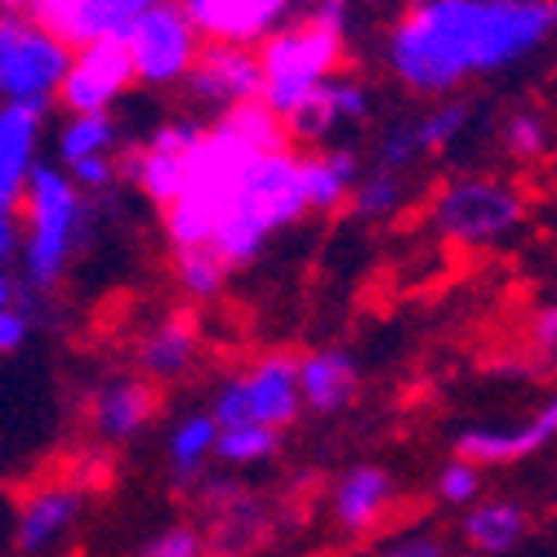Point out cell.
<instances>
[{
  "label": "cell",
  "mask_w": 557,
  "mask_h": 557,
  "mask_svg": "<svg viewBox=\"0 0 557 557\" xmlns=\"http://www.w3.org/2000/svg\"><path fill=\"white\" fill-rule=\"evenodd\" d=\"M557 0H410L384 32V72L414 99H450L535 63Z\"/></svg>",
  "instance_id": "1"
},
{
  "label": "cell",
  "mask_w": 557,
  "mask_h": 557,
  "mask_svg": "<svg viewBox=\"0 0 557 557\" xmlns=\"http://www.w3.org/2000/svg\"><path fill=\"white\" fill-rule=\"evenodd\" d=\"M95 232V201L72 188L54 161H36L18 201V286L23 295H54Z\"/></svg>",
  "instance_id": "2"
},
{
  "label": "cell",
  "mask_w": 557,
  "mask_h": 557,
  "mask_svg": "<svg viewBox=\"0 0 557 557\" xmlns=\"http://www.w3.org/2000/svg\"><path fill=\"white\" fill-rule=\"evenodd\" d=\"M304 219H308V197H304L299 152L295 148L263 152L246 170L237 197H232L227 210L219 214L206 250L227 272H242V268L259 263V255L272 246L276 232L299 227Z\"/></svg>",
  "instance_id": "3"
},
{
  "label": "cell",
  "mask_w": 557,
  "mask_h": 557,
  "mask_svg": "<svg viewBox=\"0 0 557 557\" xmlns=\"http://www.w3.org/2000/svg\"><path fill=\"white\" fill-rule=\"evenodd\" d=\"M263 152L242 138L227 121H210L197 129L188 157H183V183L170 210H161V232H165V250H206L210 232L219 223V214L227 210V201L237 197L246 170L259 161Z\"/></svg>",
  "instance_id": "4"
},
{
  "label": "cell",
  "mask_w": 557,
  "mask_h": 557,
  "mask_svg": "<svg viewBox=\"0 0 557 557\" xmlns=\"http://www.w3.org/2000/svg\"><path fill=\"white\" fill-rule=\"evenodd\" d=\"M348 36L335 27H321L312 18H290L286 27H276L268 40L255 45L259 59V103L286 121L321 81H331L348 72Z\"/></svg>",
  "instance_id": "5"
},
{
  "label": "cell",
  "mask_w": 557,
  "mask_h": 557,
  "mask_svg": "<svg viewBox=\"0 0 557 557\" xmlns=\"http://www.w3.org/2000/svg\"><path fill=\"white\" fill-rule=\"evenodd\" d=\"M433 232L450 246H469V250H491L513 242L531 219V201L513 178L469 170L446 178L437 197H433Z\"/></svg>",
  "instance_id": "6"
},
{
  "label": "cell",
  "mask_w": 557,
  "mask_h": 557,
  "mask_svg": "<svg viewBox=\"0 0 557 557\" xmlns=\"http://www.w3.org/2000/svg\"><path fill=\"white\" fill-rule=\"evenodd\" d=\"M72 50L32 14H0V108L50 116Z\"/></svg>",
  "instance_id": "7"
},
{
  "label": "cell",
  "mask_w": 557,
  "mask_h": 557,
  "mask_svg": "<svg viewBox=\"0 0 557 557\" xmlns=\"http://www.w3.org/2000/svg\"><path fill=\"white\" fill-rule=\"evenodd\" d=\"M201 121L197 116H170L152 125L138 144H121L116 152V183L134 188L148 206L170 210L183 183V157H188Z\"/></svg>",
  "instance_id": "8"
},
{
  "label": "cell",
  "mask_w": 557,
  "mask_h": 557,
  "mask_svg": "<svg viewBox=\"0 0 557 557\" xmlns=\"http://www.w3.org/2000/svg\"><path fill=\"white\" fill-rule=\"evenodd\" d=\"M125 50H129V67H134V85L144 89H178L188 76L201 36L197 27L183 18V10L174 0H161L144 18L125 32Z\"/></svg>",
  "instance_id": "9"
},
{
  "label": "cell",
  "mask_w": 557,
  "mask_h": 557,
  "mask_svg": "<svg viewBox=\"0 0 557 557\" xmlns=\"http://www.w3.org/2000/svg\"><path fill=\"white\" fill-rule=\"evenodd\" d=\"M375 85L352 76V72H339L331 81H321L312 95L282 121L286 125V138H290V148H326V144H348V129H361L375 121Z\"/></svg>",
  "instance_id": "10"
},
{
  "label": "cell",
  "mask_w": 557,
  "mask_h": 557,
  "mask_svg": "<svg viewBox=\"0 0 557 557\" xmlns=\"http://www.w3.org/2000/svg\"><path fill=\"white\" fill-rule=\"evenodd\" d=\"M197 508L206 513V557H246L255 553L272 531V508L237 478L206 473L193 491Z\"/></svg>",
  "instance_id": "11"
},
{
  "label": "cell",
  "mask_w": 557,
  "mask_h": 557,
  "mask_svg": "<svg viewBox=\"0 0 557 557\" xmlns=\"http://www.w3.org/2000/svg\"><path fill=\"white\" fill-rule=\"evenodd\" d=\"M129 89H134V67H129L125 40H95L72 50L54 108H63L67 116H99V112H112Z\"/></svg>",
  "instance_id": "12"
},
{
  "label": "cell",
  "mask_w": 557,
  "mask_h": 557,
  "mask_svg": "<svg viewBox=\"0 0 557 557\" xmlns=\"http://www.w3.org/2000/svg\"><path fill=\"white\" fill-rule=\"evenodd\" d=\"M89 495H81L67 478L32 486L14 508V553L18 557H50L59 553L85 522Z\"/></svg>",
  "instance_id": "13"
},
{
  "label": "cell",
  "mask_w": 557,
  "mask_h": 557,
  "mask_svg": "<svg viewBox=\"0 0 557 557\" xmlns=\"http://www.w3.org/2000/svg\"><path fill=\"white\" fill-rule=\"evenodd\" d=\"M201 36V45H242L255 50L276 27H286L299 0H174Z\"/></svg>",
  "instance_id": "14"
},
{
  "label": "cell",
  "mask_w": 557,
  "mask_h": 557,
  "mask_svg": "<svg viewBox=\"0 0 557 557\" xmlns=\"http://www.w3.org/2000/svg\"><path fill=\"white\" fill-rule=\"evenodd\" d=\"M161 410V388L144 375H108L85 397V424L99 446H125L144 437Z\"/></svg>",
  "instance_id": "15"
},
{
  "label": "cell",
  "mask_w": 557,
  "mask_h": 557,
  "mask_svg": "<svg viewBox=\"0 0 557 557\" xmlns=\"http://www.w3.org/2000/svg\"><path fill=\"white\" fill-rule=\"evenodd\" d=\"M183 95L188 103L206 108V112H227L259 99V59L255 50L242 45H201L188 76H183Z\"/></svg>",
  "instance_id": "16"
},
{
  "label": "cell",
  "mask_w": 557,
  "mask_h": 557,
  "mask_svg": "<svg viewBox=\"0 0 557 557\" xmlns=\"http://www.w3.org/2000/svg\"><path fill=\"white\" fill-rule=\"evenodd\" d=\"M161 0H32V18L50 27L67 50L95 40H125V32Z\"/></svg>",
  "instance_id": "17"
},
{
  "label": "cell",
  "mask_w": 557,
  "mask_h": 557,
  "mask_svg": "<svg viewBox=\"0 0 557 557\" xmlns=\"http://www.w3.org/2000/svg\"><path fill=\"white\" fill-rule=\"evenodd\" d=\"M557 437V401H540L531 420L518 424H473L455 433V459H469L478 469H504V463H522L548 450Z\"/></svg>",
  "instance_id": "18"
},
{
  "label": "cell",
  "mask_w": 557,
  "mask_h": 557,
  "mask_svg": "<svg viewBox=\"0 0 557 557\" xmlns=\"http://www.w3.org/2000/svg\"><path fill=\"white\" fill-rule=\"evenodd\" d=\"M397 495H401V482L393 469H384V463H352L331 486V522L339 535L361 540L388 522Z\"/></svg>",
  "instance_id": "19"
},
{
  "label": "cell",
  "mask_w": 557,
  "mask_h": 557,
  "mask_svg": "<svg viewBox=\"0 0 557 557\" xmlns=\"http://www.w3.org/2000/svg\"><path fill=\"white\" fill-rule=\"evenodd\" d=\"M242 393V406H246V420L250 424H263L272 433H286L304 406H299V380H295V357L290 352H263L255 357L246 370L232 375Z\"/></svg>",
  "instance_id": "20"
},
{
  "label": "cell",
  "mask_w": 557,
  "mask_h": 557,
  "mask_svg": "<svg viewBox=\"0 0 557 557\" xmlns=\"http://www.w3.org/2000/svg\"><path fill=\"white\" fill-rule=\"evenodd\" d=\"M197 361H201V321L188 308H174V312L157 317L144 331V339H138L134 375H144L148 384L165 388V384H178Z\"/></svg>",
  "instance_id": "21"
},
{
  "label": "cell",
  "mask_w": 557,
  "mask_h": 557,
  "mask_svg": "<svg viewBox=\"0 0 557 557\" xmlns=\"http://www.w3.org/2000/svg\"><path fill=\"white\" fill-rule=\"evenodd\" d=\"M295 380H299V406L312 414H344L361 388V366L348 348H312L295 357Z\"/></svg>",
  "instance_id": "22"
},
{
  "label": "cell",
  "mask_w": 557,
  "mask_h": 557,
  "mask_svg": "<svg viewBox=\"0 0 557 557\" xmlns=\"http://www.w3.org/2000/svg\"><path fill=\"white\" fill-rule=\"evenodd\" d=\"M531 535V508L513 495H482L463 508L459 540L473 557H508Z\"/></svg>",
  "instance_id": "23"
},
{
  "label": "cell",
  "mask_w": 557,
  "mask_h": 557,
  "mask_svg": "<svg viewBox=\"0 0 557 557\" xmlns=\"http://www.w3.org/2000/svg\"><path fill=\"white\" fill-rule=\"evenodd\" d=\"M299 174H304L308 214H339L361 178V152L357 144H326L299 152Z\"/></svg>",
  "instance_id": "24"
},
{
  "label": "cell",
  "mask_w": 557,
  "mask_h": 557,
  "mask_svg": "<svg viewBox=\"0 0 557 557\" xmlns=\"http://www.w3.org/2000/svg\"><path fill=\"white\" fill-rule=\"evenodd\" d=\"M214 437L219 424L210 420V410H183L178 420L165 433V478L178 495H193L197 482L210 473V459H214Z\"/></svg>",
  "instance_id": "25"
},
{
  "label": "cell",
  "mask_w": 557,
  "mask_h": 557,
  "mask_svg": "<svg viewBox=\"0 0 557 557\" xmlns=\"http://www.w3.org/2000/svg\"><path fill=\"white\" fill-rule=\"evenodd\" d=\"M40 116L0 108V214H18L27 174L40 161Z\"/></svg>",
  "instance_id": "26"
},
{
  "label": "cell",
  "mask_w": 557,
  "mask_h": 557,
  "mask_svg": "<svg viewBox=\"0 0 557 557\" xmlns=\"http://www.w3.org/2000/svg\"><path fill=\"white\" fill-rule=\"evenodd\" d=\"M121 121L112 112H99V116H67L54 134V165L67 170L76 161H89V157H116L121 152Z\"/></svg>",
  "instance_id": "27"
},
{
  "label": "cell",
  "mask_w": 557,
  "mask_h": 557,
  "mask_svg": "<svg viewBox=\"0 0 557 557\" xmlns=\"http://www.w3.org/2000/svg\"><path fill=\"white\" fill-rule=\"evenodd\" d=\"M473 99H463V95H450V99H433L420 116H410V129H414V144H420L424 157H446L455 152V144L463 134L473 129Z\"/></svg>",
  "instance_id": "28"
},
{
  "label": "cell",
  "mask_w": 557,
  "mask_h": 557,
  "mask_svg": "<svg viewBox=\"0 0 557 557\" xmlns=\"http://www.w3.org/2000/svg\"><path fill=\"white\" fill-rule=\"evenodd\" d=\"M410 188H414L410 174L370 165V170H361V178H357V188H352V197H348L344 210L352 219H361V223H388V219H397L406 210Z\"/></svg>",
  "instance_id": "29"
},
{
  "label": "cell",
  "mask_w": 557,
  "mask_h": 557,
  "mask_svg": "<svg viewBox=\"0 0 557 557\" xmlns=\"http://www.w3.org/2000/svg\"><path fill=\"white\" fill-rule=\"evenodd\" d=\"M499 148L508 161L535 165L553 152V121L540 103H518L499 116Z\"/></svg>",
  "instance_id": "30"
},
{
  "label": "cell",
  "mask_w": 557,
  "mask_h": 557,
  "mask_svg": "<svg viewBox=\"0 0 557 557\" xmlns=\"http://www.w3.org/2000/svg\"><path fill=\"white\" fill-rule=\"evenodd\" d=\"M276 450H282V433H272L263 424H232V429H219L214 437V459L223 469H259Z\"/></svg>",
  "instance_id": "31"
},
{
  "label": "cell",
  "mask_w": 557,
  "mask_h": 557,
  "mask_svg": "<svg viewBox=\"0 0 557 557\" xmlns=\"http://www.w3.org/2000/svg\"><path fill=\"white\" fill-rule=\"evenodd\" d=\"M170 272H174V286L188 295L193 304H210L227 290V268L210 255V250H178L170 255Z\"/></svg>",
  "instance_id": "32"
},
{
  "label": "cell",
  "mask_w": 557,
  "mask_h": 557,
  "mask_svg": "<svg viewBox=\"0 0 557 557\" xmlns=\"http://www.w3.org/2000/svg\"><path fill=\"white\" fill-rule=\"evenodd\" d=\"M420 161H424V152H420V144H414L410 121H393L375 138V152H370V165L375 170H397V174H414Z\"/></svg>",
  "instance_id": "33"
},
{
  "label": "cell",
  "mask_w": 557,
  "mask_h": 557,
  "mask_svg": "<svg viewBox=\"0 0 557 557\" xmlns=\"http://www.w3.org/2000/svg\"><path fill=\"white\" fill-rule=\"evenodd\" d=\"M433 486H437V499L446 508H469V504L482 499L486 473L478 469V463H469V459H450V463H442V473H437Z\"/></svg>",
  "instance_id": "34"
},
{
  "label": "cell",
  "mask_w": 557,
  "mask_h": 557,
  "mask_svg": "<svg viewBox=\"0 0 557 557\" xmlns=\"http://www.w3.org/2000/svg\"><path fill=\"white\" fill-rule=\"evenodd\" d=\"M134 557H206V535L197 522H170L138 544Z\"/></svg>",
  "instance_id": "35"
},
{
  "label": "cell",
  "mask_w": 557,
  "mask_h": 557,
  "mask_svg": "<svg viewBox=\"0 0 557 557\" xmlns=\"http://www.w3.org/2000/svg\"><path fill=\"white\" fill-rule=\"evenodd\" d=\"M112 473H116V463H112V450L99 446V442H89L76 459H72V469H67V482L81 491V495H95L103 486H112Z\"/></svg>",
  "instance_id": "36"
},
{
  "label": "cell",
  "mask_w": 557,
  "mask_h": 557,
  "mask_svg": "<svg viewBox=\"0 0 557 557\" xmlns=\"http://www.w3.org/2000/svg\"><path fill=\"white\" fill-rule=\"evenodd\" d=\"M63 174L72 178V188H76L81 197L95 201V197H103V193L116 188V157H89V161L67 165Z\"/></svg>",
  "instance_id": "37"
},
{
  "label": "cell",
  "mask_w": 557,
  "mask_h": 557,
  "mask_svg": "<svg viewBox=\"0 0 557 557\" xmlns=\"http://www.w3.org/2000/svg\"><path fill=\"white\" fill-rule=\"evenodd\" d=\"M32 344V304L0 308V357H18Z\"/></svg>",
  "instance_id": "38"
},
{
  "label": "cell",
  "mask_w": 557,
  "mask_h": 557,
  "mask_svg": "<svg viewBox=\"0 0 557 557\" xmlns=\"http://www.w3.org/2000/svg\"><path fill=\"white\" fill-rule=\"evenodd\" d=\"M375 557H450V544L433 531H420V535H401V540L384 544Z\"/></svg>",
  "instance_id": "39"
},
{
  "label": "cell",
  "mask_w": 557,
  "mask_h": 557,
  "mask_svg": "<svg viewBox=\"0 0 557 557\" xmlns=\"http://www.w3.org/2000/svg\"><path fill=\"white\" fill-rule=\"evenodd\" d=\"M531 344L544 357H553V348H557V304H540L535 308V317H531Z\"/></svg>",
  "instance_id": "40"
},
{
  "label": "cell",
  "mask_w": 557,
  "mask_h": 557,
  "mask_svg": "<svg viewBox=\"0 0 557 557\" xmlns=\"http://www.w3.org/2000/svg\"><path fill=\"white\" fill-rule=\"evenodd\" d=\"M18 259V214H0V272Z\"/></svg>",
  "instance_id": "41"
},
{
  "label": "cell",
  "mask_w": 557,
  "mask_h": 557,
  "mask_svg": "<svg viewBox=\"0 0 557 557\" xmlns=\"http://www.w3.org/2000/svg\"><path fill=\"white\" fill-rule=\"evenodd\" d=\"M14 304H32L27 295H23V286H18V272H0V308H14Z\"/></svg>",
  "instance_id": "42"
},
{
  "label": "cell",
  "mask_w": 557,
  "mask_h": 557,
  "mask_svg": "<svg viewBox=\"0 0 557 557\" xmlns=\"http://www.w3.org/2000/svg\"><path fill=\"white\" fill-rule=\"evenodd\" d=\"M0 14H32V0H0Z\"/></svg>",
  "instance_id": "43"
},
{
  "label": "cell",
  "mask_w": 557,
  "mask_h": 557,
  "mask_svg": "<svg viewBox=\"0 0 557 557\" xmlns=\"http://www.w3.org/2000/svg\"><path fill=\"white\" fill-rule=\"evenodd\" d=\"M352 5H357V0H352Z\"/></svg>",
  "instance_id": "44"
}]
</instances>
